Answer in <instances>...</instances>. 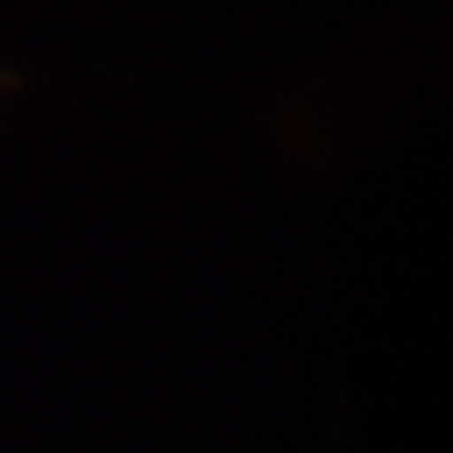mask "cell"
<instances>
[{
  "mask_svg": "<svg viewBox=\"0 0 453 453\" xmlns=\"http://www.w3.org/2000/svg\"><path fill=\"white\" fill-rule=\"evenodd\" d=\"M0 88H4V76H0Z\"/></svg>",
  "mask_w": 453,
  "mask_h": 453,
  "instance_id": "cell-1",
  "label": "cell"
}]
</instances>
